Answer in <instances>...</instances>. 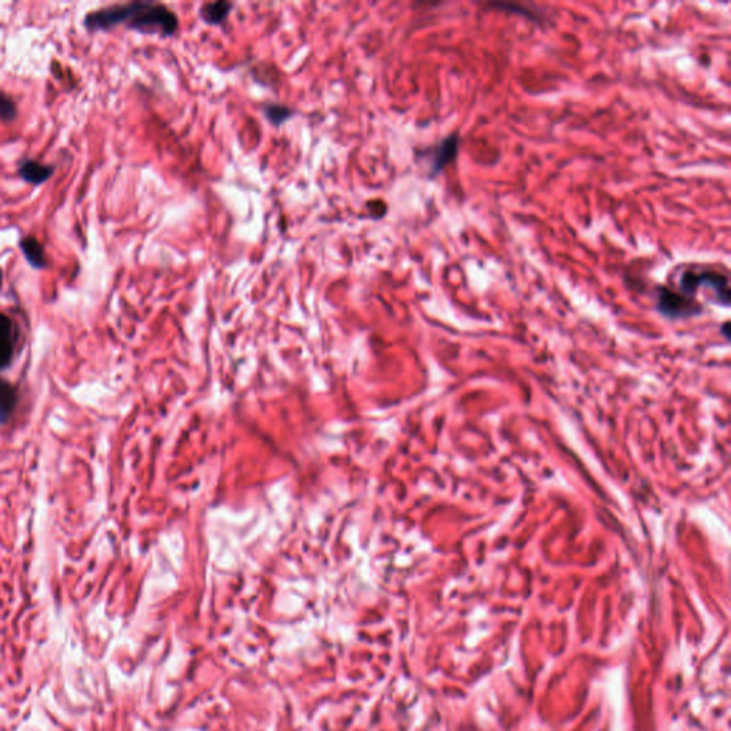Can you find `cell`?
Here are the masks:
<instances>
[{"label":"cell","instance_id":"cell-1","mask_svg":"<svg viewBox=\"0 0 731 731\" xmlns=\"http://www.w3.org/2000/svg\"><path fill=\"white\" fill-rule=\"evenodd\" d=\"M83 26L91 33L109 32L115 27L123 26L129 31L143 35L168 38L178 31L179 20L175 12L162 3L137 0V2L110 5L92 10L84 16Z\"/></svg>","mask_w":731,"mask_h":731},{"label":"cell","instance_id":"cell-2","mask_svg":"<svg viewBox=\"0 0 731 731\" xmlns=\"http://www.w3.org/2000/svg\"><path fill=\"white\" fill-rule=\"evenodd\" d=\"M700 290L710 292V300L716 304L730 306V277L727 273L709 266H687L679 277V293L694 300Z\"/></svg>","mask_w":731,"mask_h":731},{"label":"cell","instance_id":"cell-3","mask_svg":"<svg viewBox=\"0 0 731 731\" xmlns=\"http://www.w3.org/2000/svg\"><path fill=\"white\" fill-rule=\"evenodd\" d=\"M657 311L668 319H684L700 315L702 307L698 301L683 296L677 290L663 286L657 294Z\"/></svg>","mask_w":731,"mask_h":731},{"label":"cell","instance_id":"cell-4","mask_svg":"<svg viewBox=\"0 0 731 731\" xmlns=\"http://www.w3.org/2000/svg\"><path fill=\"white\" fill-rule=\"evenodd\" d=\"M19 327L6 313L0 312V370L6 369L12 363L19 343Z\"/></svg>","mask_w":731,"mask_h":731},{"label":"cell","instance_id":"cell-5","mask_svg":"<svg viewBox=\"0 0 731 731\" xmlns=\"http://www.w3.org/2000/svg\"><path fill=\"white\" fill-rule=\"evenodd\" d=\"M459 143L460 137L457 133H453L447 136L444 140H441L440 145L434 148L432 162H430V176L436 178L443 168L452 163L457 153H459Z\"/></svg>","mask_w":731,"mask_h":731},{"label":"cell","instance_id":"cell-6","mask_svg":"<svg viewBox=\"0 0 731 731\" xmlns=\"http://www.w3.org/2000/svg\"><path fill=\"white\" fill-rule=\"evenodd\" d=\"M17 175L26 183L40 186L54 175V166L33 159H23L19 163Z\"/></svg>","mask_w":731,"mask_h":731},{"label":"cell","instance_id":"cell-7","mask_svg":"<svg viewBox=\"0 0 731 731\" xmlns=\"http://www.w3.org/2000/svg\"><path fill=\"white\" fill-rule=\"evenodd\" d=\"M20 250L26 262L29 263L35 269H45L46 267V253L43 244L33 236H24L19 242Z\"/></svg>","mask_w":731,"mask_h":731},{"label":"cell","instance_id":"cell-8","mask_svg":"<svg viewBox=\"0 0 731 731\" xmlns=\"http://www.w3.org/2000/svg\"><path fill=\"white\" fill-rule=\"evenodd\" d=\"M233 9L232 2H224V0H219V2H209L205 3L201 8V17L209 23V24H220L228 19Z\"/></svg>","mask_w":731,"mask_h":731},{"label":"cell","instance_id":"cell-9","mask_svg":"<svg viewBox=\"0 0 731 731\" xmlns=\"http://www.w3.org/2000/svg\"><path fill=\"white\" fill-rule=\"evenodd\" d=\"M16 403V393L10 384L0 382V420L5 421Z\"/></svg>","mask_w":731,"mask_h":731},{"label":"cell","instance_id":"cell-10","mask_svg":"<svg viewBox=\"0 0 731 731\" xmlns=\"http://www.w3.org/2000/svg\"><path fill=\"white\" fill-rule=\"evenodd\" d=\"M290 107L278 103H267L265 106V115L270 120L272 125H283L286 120H289L293 115Z\"/></svg>","mask_w":731,"mask_h":731},{"label":"cell","instance_id":"cell-11","mask_svg":"<svg viewBox=\"0 0 731 731\" xmlns=\"http://www.w3.org/2000/svg\"><path fill=\"white\" fill-rule=\"evenodd\" d=\"M17 118V104L6 93H0V120L9 123Z\"/></svg>","mask_w":731,"mask_h":731},{"label":"cell","instance_id":"cell-12","mask_svg":"<svg viewBox=\"0 0 731 731\" xmlns=\"http://www.w3.org/2000/svg\"><path fill=\"white\" fill-rule=\"evenodd\" d=\"M728 326H730V324H728V322H725V323H724V327H723V333H724V337H725V339H728V337H730V333H728Z\"/></svg>","mask_w":731,"mask_h":731},{"label":"cell","instance_id":"cell-13","mask_svg":"<svg viewBox=\"0 0 731 731\" xmlns=\"http://www.w3.org/2000/svg\"><path fill=\"white\" fill-rule=\"evenodd\" d=\"M2 285H3V270L0 269V289H2Z\"/></svg>","mask_w":731,"mask_h":731}]
</instances>
